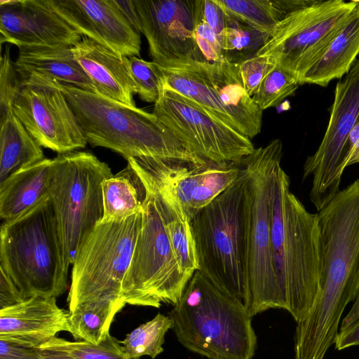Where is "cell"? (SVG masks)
I'll return each instance as SVG.
<instances>
[{
	"mask_svg": "<svg viewBox=\"0 0 359 359\" xmlns=\"http://www.w3.org/2000/svg\"><path fill=\"white\" fill-rule=\"evenodd\" d=\"M321 238L318 291L297 323L295 359H323L342 313L359 295V179L318 212Z\"/></svg>",
	"mask_w": 359,
	"mask_h": 359,
	"instance_id": "obj_1",
	"label": "cell"
},
{
	"mask_svg": "<svg viewBox=\"0 0 359 359\" xmlns=\"http://www.w3.org/2000/svg\"><path fill=\"white\" fill-rule=\"evenodd\" d=\"M271 243L280 309L297 323L306 316L318 291L320 230L318 213L309 212L291 191L281 164L273 182Z\"/></svg>",
	"mask_w": 359,
	"mask_h": 359,
	"instance_id": "obj_2",
	"label": "cell"
},
{
	"mask_svg": "<svg viewBox=\"0 0 359 359\" xmlns=\"http://www.w3.org/2000/svg\"><path fill=\"white\" fill-rule=\"evenodd\" d=\"M48 78L65 95L93 147L111 149L126 160L151 157L196 165L208 162L189 149L153 113Z\"/></svg>",
	"mask_w": 359,
	"mask_h": 359,
	"instance_id": "obj_3",
	"label": "cell"
},
{
	"mask_svg": "<svg viewBox=\"0 0 359 359\" xmlns=\"http://www.w3.org/2000/svg\"><path fill=\"white\" fill-rule=\"evenodd\" d=\"M241 161L238 179L203 208L190 225L197 270L244 304L248 292L250 191L249 172Z\"/></svg>",
	"mask_w": 359,
	"mask_h": 359,
	"instance_id": "obj_4",
	"label": "cell"
},
{
	"mask_svg": "<svg viewBox=\"0 0 359 359\" xmlns=\"http://www.w3.org/2000/svg\"><path fill=\"white\" fill-rule=\"evenodd\" d=\"M178 341L208 359H252L257 337L240 299L196 271L169 314Z\"/></svg>",
	"mask_w": 359,
	"mask_h": 359,
	"instance_id": "obj_5",
	"label": "cell"
},
{
	"mask_svg": "<svg viewBox=\"0 0 359 359\" xmlns=\"http://www.w3.org/2000/svg\"><path fill=\"white\" fill-rule=\"evenodd\" d=\"M67 260L48 195L0 231V268L27 299L67 290Z\"/></svg>",
	"mask_w": 359,
	"mask_h": 359,
	"instance_id": "obj_6",
	"label": "cell"
},
{
	"mask_svg": "<svg viewBox=\"0 0 359 359\" xmlns=\"http://www.w3.org/2000/svg\"><path fill=\"white\" fill-rule=\"evenodd\" d=\"M160 84L251 139L261 132L262 111L246 92L238 64L226 58L162 67L154 62Z\"/></svg>",
	"mask_w": 359,
	"mask_h": 359,
	"instance_id": "obj_7",
	"label": "cell"
},
{
	"mask_svg": "<svg viewBox=\"0 0 359 359\" xmlns=\"http://www.w3.org/2000/svg\"><path fill=\"white\" fill-rule=\"evenodd\" d=\"M142 220L140 212L121 222H100L85 238L72 264L69 311L93 303L125 306L122 286Z\"/></svg>",
	"mask_w": 359,
	"mask_h": 359,
	"instance_id": "obj_8",
	"label": "cell"
},
{
	"mask_svg": "<svg viewBox=\"0 0 359 359\" xmlns=\"http://www.w3.org/2000/svg\"><path fill=\"white\" fill-rule=\"evenodd\" d=\"M283 143L275 139L241 161L249 172L250 221L248 239L247 298L251 316L280 309L279 288L271 243L273 189L276 169L281 164Z\"/></svg>",
	"mask_w": 359,
	"mask_h": 359,
	"instance_id": "obj_9",
	"label": "cell"
},
{
	"mask_svg": "<svg viewBox=\"0 0 359 359\" xmlns=\"http://www.w3.org/2000/svg\"><path fill=\"white\" fill-rule=\"evenodd\" d=\"M113 175L109 166L90 152L58 154L53 159L48 197L69 264L103 218L102 183Z\"/></svg>",
	"mask_w": 359,
	"mask_h": 359,
	"instance_id": "obj_10",
	"label": "cell"
},
{
	"mask_svg": "<svg viewBox=\"0 0 359 359\" xmlns=\"http://www.w3.org/2000/svg\"><path fill=\"white\" fill-rule=\"evenodd\" d=\"M142 215L141 229L123 283V298L134 306L159 308L162 303L175 306L190 278L180 268L148 190Z\"/></svg>",
	"mask_w": 359,
	"mask_h": 359,
	"instance_id": "obj_11",
	"label": "cell"
},
{
	"mask_svg": "<svg viewBox=\"0 0 359 359\" xmlns=\"http://www.w3.org/2000/svg\"><path fill=\"white\" fill-rule=\"evenodd\" d=\"M145 187L191 222L238 177L240 162L202 165L151 157L130 158Z\"/></svg>",
	"mask_w": 359,
	"mask_h": 359,
	"instance_id": "obj_12",
	"label": "cell"
},
{
	"mask_svg": "<svg viewBox=\"0 0 359 359\" xmlns=\"http://www.w3.org/2000/svg\"><path fill=\"white\" fill-rule=\"evenodd\" d=\"M359 1H310L287 14L256 55L298 78L346 22Z\"/></svg>",
	"mask_w": 359,
	"mask_h": 359,
	"instance_id": "obj_13",
	"label": "cell"
},
{
	"mask_svg": "<svg viewBox=\"0 0 359 359\" xmlns=\"http://www.w3.org/2000/svg\"><path fill=\"white\" fill-rule=\"evenodd\" d=\"M152 113L189 149L206 161L238 163L255 149L250 138L161 84Z\"/></svg>",
	"mask_w": 359,
	"mask_h": 359,
	"instance_id": "obj_14",
	"label": "cell"
},
{
	"mask_svg": "<svg viewBox=\"0 0 359 359\" xmlns=\"http://www.w3.org/2000/svg\"><path fill=\"white\" fill-rule=\"evenodd\" d=\"M359 122V58L335 87L329 123L318 148L303 167V180L312 177L309 198L318 212L340 191L351 130Z\"/></svg>",
	"mask_w": 359,
	"mask_h": 359,
	"instance_id": "obj_15",
	"label": "cell"
},
{
	"mask_svg": "<svg viewBox=\"0 0 359 359\" xmlns=\"http://www.w3.org/2000/svg\"><path fill=\"white\" fill-rule=\"evenodd\" d=\"M12 111L43 147L63 154L88 143L65 95L48 77L21 79Z\"/></svg>",
	"mask_w": 359,
	"mask_h": 359,
	"instance_id": "obj_16",
	"label": "cell"
},
{
	"mask_svg": "<svg viewBox=\"0 0 359 359\" xmlns=\"http://www.w3.org/2000/svg\"><path fill=\"white\" fill-rule=\"evenodd\" d=\"M137 29L145 36L152 62L162 67L206 62L195 39L196 1L131 0Z\"/></svg>",
	"mask_w": 359,
	"mask_h": 359,
	"instance_id": "obj_17",
	"label": "cell"
},
{
	"mask_svg": "<svg viewBox=\"0 0 359 359\" xmlns=\"http://www.w3.org/2000/svg\"><path fill=\"white\" fill-rule=\"evenodd\" d=\"M81 35L125 56H140V33L114 0H46Z\"/></svg>",
	"mask_w": 359,
	"mask_h": 359,
	"instance_id": "obj_18",
	"label": "cell"
},
{
	"mask_svg": "<svg viewBox=\"0 0 359 359\" xmlns=\"http://www.w3.org/2000/svg\"><path fill=\"white\" fill-rule=\"evenodd\" d=\"M1 43L20 48L73 47L82 35L46 0L0 1Z\"/></svg>",
	"mask_w": 359,
	"mask_h": 359,
	"instance_id": "obj_19",
	"label": "cell"
},
{
	"mask_svg": "<svg viewBox=\"0 0 359 359\" xmlns=\"http://www.w3.org/2000/svg\"><path fill=\"white\" fill-rule=\"evenodd\" d=\"M69 316L55 297L29 298L0 309V339L39 348L58 332H69Z\"/></svg>",
	"mask_w": 359,
	"mask_h": 359,
	"instance_id": "obj_20",
	"label": "cell"
},
{
	"mask_svg": "<svg viewBox=\"0 0 359 359\" xmlns=\"http://www.w3.org/2000/svg\"><path fill=\"white\" fill-rule=\"evenodd\" d=\"M74 56L86 72L95 92L130 107H136V93L129 67L128 57L88 37L72 47Z\"/></svg>",
	"mask_w": 359,
	"mask_h": 359,
	"instance_id": "obj_21",
	"label": "cell"
},
{
	"mask_svg": "<svg viewBox=\"0 0 359 359\" xmlns=\"http://www.w3.org/2000/svg\"><path fill=\"white\" fill-rule=\"evenodd\" d=\"M359 55V4L298 78L300 85L326 87L347 74Z\"/></svg>",
	"mask_w": 359,
	"mask_h": 359,
	"instance_id": "obj_22",
	"label": "cell"
},
{
	"mask_svg": "<svg viewBox=\"0 0 359 359\" xmlns=\"http://www.w3.org/2000/svg\"><path fill=\"white\" fill-rule=\"evenodd\" d=\"M18 49V56L14 62L21 79L32 74L41 75L96 93L91 80L75 59L72 47H28Z\"/></svg>",
	"mask_w": 359,
	"mask_h": 359,
	"instance_id": "obj_23",
	"label": "cell"
},
{
	"mask_svg": "<svg viewBox=\"0 0 359 359\" xmlns=\"http://www.w3.org/2000/svg\"><path fill=\"white\" fill-rule=\"evenodd\" d=\"M53 159L44 158L25 167L0 184V217L15 219L48 195Z\"/></svg>",
	"mask_w": 359,
	"mask_h": 359,
	"instance_id": "obj_24",
	"label": "cell"
},
{
	"mask_svg": "<svg viewBox=\"0 0 359 359\" xmlns=\"http://www.w3.org/2000/svg\"><path fill=\"white\" fill-rule=\"evenodd\" d=\"M104 216L101 222H121L142 212L147 190L135 169L125 168L102 183Z\"/></svg>",
	"mask_w": 359,
	"mask_h": 359,
	"instance_id": "obj_25",
	"label": "cell"
},
{
	"mask_svg": "<svg viewBox=\"0 0 359 359\" xmlns=\"http://www.w3.org/2000/svg\"><path fill=\"white\" fill-rule=\"evenodd\" d=\"M0 184L15 172L45 158L42 147L13 111L0 118Z\"/></svg>",
	"mask_w": 359,
	"mask_h": 359,
	"instance_id": "obj_26",
	"label": "cell"
},
{
	"mask_svg": "<svg viewBox=\"0 0 359 359\" xmlns=\"http://www.w3.org/2000/svg\"><path fill=\"white\" fill-rule=\"evenodd\" d=\"M225 13L248 26L271 34L289 13L310 1L300 0H215Z\"/></svg>",
	"mask_w": 359,
	"mask_h": 359,
	"instance_id": "obj_27",
	"label": "cell"
},
{
	"mask_svg": "<svg viewBox=\"0 0 359 359\" xmlns=\"http://www.w3.org/2000/svg\"><path fill=\"white\" fill-rule=\"evenodd\" d=\"M147 189L154 197L180 268L191 279L197 271L198 265L190 222L187 217L178 213L161 198Z\"/></svg>",
	"mask_w": 359,
	"mask_h": 359,
	"instance_id": "obj_28",
	"label": "cell"
},
{
	"mask_svg": "<svg viewBox=\"0 0 359 359\" xmlns=\"http://www.w3.org/2000/svg\"><path fill=\"white\" fill-rule=\"evenodd\" d=\"M123 307L110 302L79 305L69 311V332L76 341L98 344L110 334L114 316Z\"/></svg>",
	"mask_w": 359,
	"mask_h": 359,
	"instance_id": "obj_29",
	"label": "cell"
},
{
	"mask_svg": "<svg viewBox=\"0 0 359 359\" xmlns=\"http://www.w3.org/2000/svg\"><path fill=\"white\" fill-rule=\"evenodd\" d=\"M270 34L226 15V27L220 35L219 41L225 58L239 64L255 56L267 41Z\"/></svg>",
	"mask_w": 359,
	"mask_h": 359,
	"instance_id": "obj_30",
	"label": "cell"
},
{
	"mask_svg": "<svg viewBox=\"0 0 359 359\" xmlns=\"http://www.w3.org/2000/svg\"><path fill=\"white\" fill-rule=\"evenodd\" d=\"M170 329H173L170 317L158 313L126 335L122 341L126 355L129 359H139L144 355L154 359L163 351L165 336Z\"/></svg>",
	"mask_w": 359,
	"mask_h": 359,
	"instance_id": "obj_31",
	"label": "cell"
},
{
	"mask_svg": "<svg viewBox=\"0 0 359 359\" xmlns=\"http://www.w3.org/2000/svg\"><path fill=\"white\" fill-rule=\"evenodd\" d=\"M39 348L62 352L74 359H129L123 346L110 334L98 344L83 340L71 341L55 337Z\"/></svg>",
	"mask_w": 359,
	"mask_h": 359,
	"instance_id": "obj_32",
	"label": "cell"
},
{
	"mask_svg": "<svg viewBox=\"0 0 359 359\" xmlns=\"http://www.w3.org/2000/svg\"><path fill=\"white\" fill-rule=\"evenodd\" d=\"M299 86L293 74L276 63L252 98L263 111L278 106L286 97L292 95Z\"/></svg>",
	"mask_w": 359,
	"mask_h": 359,
	"instance_id": "obj_33",
	"label": "cell"
},
{
	"mask_svg": "<svg viewBox=\"0 0 359 359\" xmlns=\"http://www.w3.org/2000/svg\"><path fill=\"white\" fill-rule=\"evenodd\" d=\"M128 67L136 93L142 100L155 103L160 93V82L153 62L132 56L128 57Z\"/></svg>",
	"mask_w": 359,
	"mask_h": 359,
	"instance_id": "obj_34",
	"label": "cell"
},
{
	"mask_svg": "<svg viewBox=\"0 0 359 359\" xmlns=\"http://www.w3.org/2000/svg\"><path fill=\"white\" fill-rule=\"evenodd\" d=\"M0 74V118H1L12 110V104L21 81L15 62L11 57L10 46L6 47L1 57Z\"/></svg>",
	"mask_w": 359,
	"mask_h": 359,
	"instance_id": "obj_35",
	"label": "cell"
},
{
	"mask_svg": "<svg viewBox=\"0 0 359 359\" xmlns=\"http://www.w3.org/2000/svg\"><path fill=\"white\" fill-rule=\"evenodd\" d=\"M276 62L269 56L255 55L238 64V70L244 88L252 97L262 81Z\"/></svg>",
	"mask_w": 359,
	"mask_h": 359,
	"instance_id": "obj_36",
	"label": "cell"
},
{
	"mask_svg": "<svg viewBox=\"0 0 359 359\" xmlns=\"http://www.w3.org/2000/svg\"><path fill=\"white\" fill-rule=\"evenodd\" d=\"M194 35L196 43L206 61L215 62L225 58L217 35L201 19L196 11Z\"/></svg>",
	"mask_w": 359,
	"mask_h": 359,
	"instance_id": "obj_37",
	"label": "cell"
},
{
	"mask_svg": "<svg viewBox=\"0 0 359 359\" xmlns=\"http://www.w3.org/2000/svg\"><path fill=\"white\" fill-rule=\"evenodd\" d=\"M196 11L201 19L215 32L219 39L226 22V15L224 10L215 0H196Z\"/></svg>",
	"mask_w": 359,
	"mask_h": 359,
	"instance_id": "obj_38",
	"label": "cell"
},
{
	"mask_svg": "<svg viewBox=\"0 0 359 359\" xmlns=\"http://www.w3.org/2000/svg\"><path fill=\"white\" fill-rule=\"evenodd\" d=\"M45 350L0 339V359H38Z\"/></svg>",
	"mask_w": 359,
	"mask_h": 359,
	"instance_id": "obj_39",
	"label": "cell"
},
{
	"mask_svg": "<svg viewBox=\"0 0 359 359\" xmlns=\"http://www.w3.org/2000/svg\"><path fill=\"white\" fill-rule=\"evenodd\" d=\"M25 300L17 286L0 268V309L20 304Z\"/></svg>",
	"mask_w": 359,
	"mask_h": 359,
	"instance_id": "obj_40",
	"label": "cell"
},
{
	"mask_svg": "<svg viewBox=\"0 0 359 359\" xmlns=\"http://www.w3.org/2000/svg\"><path fill=\"white\" fill-rule=\"evenodd\" d=\"M334 344L339 351L359 345V318L344 330H339Z\"/></svg>",
	"mask_w": 359,
	"mask_h": 359,
	"instance_id": "obj_41",
	"label": "cell"
},
{
	"mask_svg": "<svg viewBox=\"0 0 359 359\" xmlns=\"http://www.w3.org/2000/svg\"><path fill=\"white\" fill-rule=\"evenodd\" d=\"M359 163V140L357 142L353 148L347 154L344 163L343 169L345 170L349 165Z\"/></svg>",
	"mask_w": 359,
	"mask_h": 359,
	"instance_id": "obj_42",
	"label": "cell"
},
{
	"mask_svg": "<svg viewBox=\"0 0 359 359\" xmlns=\"http://www.w3.org/2000/svg\"><path fill=\"white\" fill-rule=\"evenodd\" d=\"M38 359H74L62 352L45 350L43 355Z\"/></svg>",
	"mask_w": 359,
	"mask_h": 359,
	"instance_id": "obj_43",
	"label": "cell"
}]
</instances>
